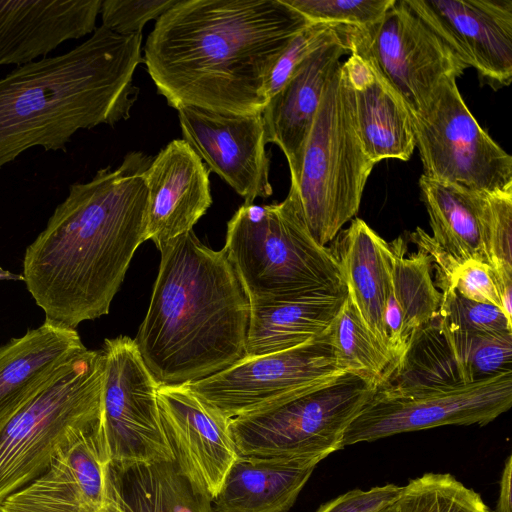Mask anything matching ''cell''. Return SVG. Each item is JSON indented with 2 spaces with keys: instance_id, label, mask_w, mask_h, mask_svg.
<instances>
[{
  "instance_id": "cell-26",
  "label": "cell",
  "mask_w": 512,
  "mask_h": 512,
  "mask_svg": "<svg viewBox=\"0 0 512 512\" xmlns=\"http://www.w3.org/2000/svg\"><path fill=\"white\" fill-rule=\"evenodd\" d=\"M391 244L393 264L384 326L395 372L418 335L438 316L442 294L432 279L433 264L426 252L419 249L406 255L402 237Z\"/></svg>"
},
{
  "instance_id": "cell-27",
  "label": "cell",
  "mask_w": 512,
  "mask_h": 512,
  "mask_svg": "<svg viewBox=\"0 0 512 512\" xmlns=\"http://www.w3.org/2000/svg\"><path fill=\"white\" fill-rule=\"evenodd\" d=\"M318 463L237 455L213 499L214 512H286Z\"/></svg>"
},
{
  "instance_id": "cell-29",
  "label": "cell",
  "mask_w": 512,
  "mask_h": 512,
  "mask_svg": "<svg viewBox=\"0 0 512 512\" xmlns=\"http://www.w3.org/2000/svg\"><path fill=\"white\" fill-rule=\"evenodd\" d=\"M421 199L428 212L432 239L456 262H486L482 210L486 193L452 184L419 179Z\"/></svg>"
},
{
  "instance_id": "cell-19",
  "label": "cell",
  "mask_w": 512,
  "mask_h": 512,
  "mask_svg": "<svg viewBox=\"0 0 512 512\" xmlns=\"http://www.w3.org/2000/svg\"><path fill=\"white\" fill-rule=\"evenodd\" d=\"M209 168L183 139L169 142L144 172L145 239L159 251L193 226L212 204Z\"/></svg>"
},
{
  "instance_id": "cell-13",
  "label": "cell",
  "mask_w": 512,
  "mask_h": 512,
  "mask_svg": "<svg viewBox=\"0 0 512 512\" xmlns=\"http://www.w3.org/2000/svg\"><path fill=\"white\" fill-rule=\"evenodd\" d=\"M350 373L321 337L287 350L244 356L228 368L185 384L228 419L268 406Z\"/></svg>"
},
{
  "instance_id": "cell-39",
  "label": "cell",
  "mask_w": 512,
  "mask_h": 512,
  "mask_svg": "<svg viewBox=\"0 0 512 512\" xmlns=\"http://www.w3.org/2000/svg\"><path fill=\"white\" fill-rule=\"evenodd\" d=\"M511 473H512V462L511 456L506 460L501 481H500V492L497 502L496 512H512L511 508Z\"/></svg>"
},
{
  "instance_id": "cell-32",
  "label": "cell",
  "mask_w": 512,
  "mask_h": 512,
  "mask_svg": "<svg viewBox=\"0 0 512 512\" xmlns=\"http://www.w3.org/2000/svg\"><path fill=\"white\" fill-rule=\"evenodd\" d=\"M482 232L487 264L512 272V186L485 194Z\"/></svg>"
},
{
  "instance_id": "cell-3",
  "label": "cell",
  "mask_w": 512,
  "mask_h": 512,
  "mask_svg": "<svg viewBox=\"0 0 512 512\" xmlns=\"http://www.w3.org/2000/svg\"><path fill=\"white\" fill-rule=\"evenodd\" d=\"M135 345L159 385L212 376L245 356L250 302L225 251L194 231L161 251Z\"/></svg>"
},
{
  "instance_id": "cell-37",
  "label": "cell",
  "mask_w": 512,
  "mask_h": 512,
  "mask_svg": "<svg viewBox=\"0 0 512 512\" xmlns=\"http://www.w3.org/2000/svg\"><path fill=\"white\" fill-rule=\"evenodd\" d=\"M451 287L466 299L502 310L496 274L487 263L468 260L458 264L452 274Z\"/></svg>"
},
{
  "instance_id": "cell-17",
  "label": "cell",
  "mask_w": 512,
  "mask_h": 512,
  "mask_svg": "<svg viewBox=\"0 0 512 512\" xmlns=\"http://www.w3.org/2000/svg\"><path fill=\"white\" fill-rule=\"evenodd\" d=\"M162 425L182 470L213 499L237 457L229 421L186 385H159Z\"/></svg>"
},
{
  "instance_id": "cell-40",
  "label": "cell",
  "mask_w": 512,
  "mask_h": 512,
  "mask_svg": "<svg viewBox=\"0 0 512 512\" xmlns=\"http://www.w3.org/2000/svg\"><path fill=\"white\" fill-rule=\"evenodd\" d=\"M380 512H395L393 504L387 506L386 508L382 509Z\"/></svg>"
},
{
  "instance_id": "cell-28",
  "label": "cell",
  "mask_w": 512,
  "mask_h": 512,
  "mask_svg": "<svg viewBox=\"0 0 512 512\" xmlns=\"http://www.w3.org/2000/svg\"><path fill=\"white\" fill-rule=\"evenodd\" d=\"M347 293H306L250 303L245 356L275 353L323 335Z\"/></svg>"
},
{
  "instance_id": "cell-5",
  "label": "cell",
  "mask_w": 512,
  "mask_h": 512,
  "mask_svg": "<svg viewBox=\"0 0 512 512\" xmlns=\"http://www.w3.org/2000/svg\"><path fill=\"white\" fill-rule=\"evenodd\" d=\"M223 250L250 303L347 293L333 250L312 238L293 186L280 203L240 206L227 223Z\"/></svg>"
},
{
  "instance_id": "cell-16",
  "label": "cell",
  "mask_w": 512,
  "mask_h": 512,
  "mask_svg": "<svg viewBox=\"0 0 512 512\" xmlns=\"http://www.w3.org/2000/svg\"><path fill=\"white\" fill-rule=\"evenodd\" d=\"M511 363L512 332H459L446 327L437 316L384 384H469L512 370Z\"/></svg>"
},
{
  "instance_id": "cell-10",
  "label": "cell",
  "mask_w": 512,
  "mask_h": 512,
  "mask_svg": "<svg viewBox=\"0 0 512 512\" xmlns=\"http://www.w3.org/2000/svg\"><path fill=\"white\" fill-rule=\"evenodd\" d=\"M453 76L444 78L427 106L411 113L423 176L492 193L512 186V156L478 124Z\"/></svg>"
},
{
  "instance_id": "cell-11",
  "label": "cell",
  "mask_w": 512,
  "mask_h": 512,
  "mask_svg": "<svg viewBox=\"0 0 512 512\" xmlns=\"http://www.w3.org/2000/svg\"><path fill=\"white\" fill-rule=\"evenodd\" d=\"M346 42L349 53L367 62L411 113L427 106L444 78H458L466 69L404 0L377 22L348 26Z\"/></svg>"
},
{
  "instance_id": "cell-2",
  "label": "cell",
  "mask_w": 512,
  "mask_h": 512,
  "mask_svg": "<svg viewBox=\"0 0 512 512\" xmlns=\"http://www.w3.org/2000/svg\"><path fill=\"white\" fill-rule=\"evenodd\" d=\"M152 157L126 154L116 168L70 184L45 229L26 248L23 277L45 321L76 329L109 313L137 248L145 239Z\"/></svg>"
},
{
  "instance_id": "cell-35",
  "label": "cell",
  "mask_w": 512,
  "mask_h": 512,
  "mask_svg": "<svg viewBox=\"0 0 512 512\" xmlns=\"http://www.w3.org/2000/svg\"><path fill=\"white\" fill-rule=\"evenodd\" d=\"M438 318L446 327L459 332L471 334L512 332V322L507 319L501 309L466 299L454 289L442 294Z\"/></svg>"
},
{
  "instance_id": "cell-34",
  "label": "cell",
  "mask_w": 512,
  "mask_h": 512,
  "mask_svg": "<svg viewBox=\"0 0 512 512\" xmlns=\"http://www.w3.org/2000/svg\"><path fill=\"white\" fill-rule=\"evenodd\" d=\"M309 22L363 27L377 22L396 0H283Z\"/></svg>"
},
{
  "instance_id": "cell-12",
  "label": "cell",
  "mask_w": 512,
  "mask_h": 512,
  "mask_svg": "<svg viewBox=\"0 0 512 512\" xmlns=\"http://www.w3.org/2000/svg\"><path fill=\"white\" fill-rule=\"evenodd\" d=\"M101 428L110 462L175 460L161 421L159 383L133 339H105Z\"/></svg>"
},
{
  "instance_id": "cell-30",
  "label": "cell",
  "mask_w": 512,
  "mask_h": 512,
  "mask_svg": "<svg viewBox=\"0 0 512 512\" xmlns=\"http://www.w3.org/2000/svg\"><path fill=\"white\" fill-rule=\"evenodd\" d=\"M322 338L343 369L376 387L395 370L393 358L366 328L348 295Z\"/></svg>"
},
{
  "instance_id": "cell-22",
  "label": "cell",
  "mask_w": 512,
  "mask_h": 512,
  "mask_svg": "<svg viewBox=\"0 0 512 512\" xmlns=\"http://www.w3.org/2000/svg\"><path fill=\"white\" fill-rule=\"evenodd\" d=\"M351 89L356 129L367 157L408 161L415 149L411 112L401 97L355 54L342 63Z\"/></svg>"
},
{
  "instance_id": "cell-25",
  "label": "cell",
  "mask_w": 512,
  "mask_h": 512,
  "mask_svg": "<svg viewBox=\"0 0 512 512\" xmlns=\"http://www.w3.org/2000/svg\"><path fill=\"white\" fill-rule=\"evenodd\" d=\"M335 238L331 249L339 262L347 295L366 328L390 354L384 312L391 283L392 244L360 218L352 219Z\"/></svg>"
},
{
  "instance_id": "cell-9",
  "label": "cell",
  "mask_w": 512,
  "mask_h": 512,
  "mask_svg": "<svg viewBox=\"0 0 512 512\" xmlns=\"http://www.w3.org/2000/svg\"><path fill=\"white\" fill-rule=\"evenodd\" d=\"M511 405L512 370L469 384H383L350 423L341 447L444 425H485Z\"/></svg>"
},
{
  "instance_id": "cell-38",
  "label": "cell",
  "mask_w": 512,
  "mask_h": 512,
  "mask_svg": "<svg viewBox=\"0 0 512 512\" xmlns=\"http://www.w3.org/2000/svg\"><path fill=\"white\" fill-rule=\"evenodd\" d=\"M400 491L401 487L394 484L354 489L323 504L316 512H380L396 501Z\"/></svg>"
},
{
  "instance_id": "cell-31",
  "label": "cell",
  "mask_w": 512,
  "mask_h": 512,
  "mask_svg": "<svg viewBox=\"0 0 512 512\" xmlns=\"http://www.w3.org/2000/svg\"><path fill=\"white\" fill-rule=\"evenodd\" d=\"M395 512H490L481 496L446 473H426L401 487Z\"/></svg>"
},
{
  "instance_id": "cell-24",
  "label": "cell",
  "mask_w": 512,
  "mask_h": 512,
  "mask_svg": "<svg viewBox=\"0 0 512 512\" xmlns=\"http://www.w3.org/2000/svg\"><path fill=\"white\" fill-rule=\"evenodd\" d=\"M103 512H214L212 498L176 460L109 462Z\"/></svg>"
},
{
  "instance_id": "cell-21",
  "label": "cell",
  "mask_w": 512,
  "mask_h": 512,
  "mask_svg": "<svg viewBox=\"0 0 512 512\" xmlns=\"http://www.w3.org/2000/svg\"><path fill=\"white\" fill-rule=\"evenodd\" d=\"M346 53V40L328 43L311 53L262 112L265 141L284 153L292 186L298 183L304 148L326 85Z\"/></svg>"
},
{
  "instance_id": "cell-18",
  "label": "cell",
  "mask_w": 512,
  "mask_h": 512,
  "mask_svg": "<svg viewBox=\"0 0 512 512\" xmlns=\"http://www.w3.org/2000/svg\"><path fill=\"white\" fill-rule=\"evenodd\" d=\"M109 462L100 422L42 474L2 500L0 512H103Z\"/></svg>"
},
{
  "instance_id": "cell-36",
  "label": "cell",
  "mask_w": 512,
  "mask_h": 512,
  "mask_svg": "<svg viewBox=\"0 0 512 512\" xmlns=\"http://www.w3.org/2000/svg\"><path fill=\"white\" fill-rule=\"evenodd\" d=\"M178 0H105L100 13L102 26L123 36L142 34L145 24L158 19Z\"/></svg>"
},
{
  "instance_id": "cell-4",
  "label": "cell",
  "mask_w": 512,
  "mask_h": 512,
  "mask_svg": "<svg viewBox=\"0 0 512 512\" xmlns=\"http://www.w3.org/2000/svg\"><path fill=\"white\" fill-rule=\"evenodd\" d=\"M142 34L104 26L70 51L18 66L0 79V170L33 147L66 151L81 129L126 120L139 90Z\"/></svg>"
},
{
  "instance_id": "cell-20",
  "label": "cell",
  "mask_w": 512,
  "mask_h": 512,
  "mask_svg": "<svg viewBox=\"0 0 512 512\" xmlns=\"http://www.w3.org/2000/svg\"><path fill=\"white\" fill-rule=\"evenodd\" d=\"M102 0H0V66L47 57L96 30Z\"/></svg>"
},
{
  "instance_id": "cell-15",
  "label": "cell",
  "mask_w": 512,
  "mask_h": 512,
  "mask_svg": "<svg viewBox=\"0 0 512 512\" xmlns=\"http://www.w3.org/2000/svg\"><path fill=\"white\" fill-rule=\"evenodd\" d=\"M177 111L183 140L245 204L272 195L262 113L241 115L193 106Z\"/></svg>"
},
{
  "instance_id": "cell-33",
  "label": "cell",
  "mask_w": 512,
  "mask_h": 512,
  "mask_svg": "<svg viewBox=\"0 0 512 512\" xmlns=\"http://www.w3.org/2000/svg\"><path fill=\"white\" fill-rule=\"evenodd\" d=\"M345 25L310 22L297 33L277 59L269 75L266 93L268 100L279 92L295 69L320 47L346 40Z\"/></svg>"
},
{
  "instance_id": "cell-1",
  "label": "cell",
  "mask_w": 512,
  "mask_h": 512,
  "mask_svg": "<svg viewBox=\"0 0 512 512\" xmlns=\"http://www.w3.org/2000/svg\"><path fill=\"white\" fill-rule=\"evenodd\" d=\"M309 23L283 0H178L156 20L143 62L175 109L258 114L273 66Z\"/></svg>"
},
{
  "instance_id": "cell-6",
  "label": "cell",
  "mask_w": 512,
  "mask_h": 512,
  "mask_svg": "<svg viewBox=\"0 0 512 512\" xmlns=\"http://www.w3.org/2000/svg\"><path fill=\"white\" fill-rule=\"evenodd\" d=\"M103 374L101 349L86 348L0 426V502L101 422Z\"/></svg>"
},
{
  "instance_id": "cell-7",
  "label": "cell",
  "mask_w": 512,
  "mask_h": 512,
  "mask_svg": "<svg viewBox=\"0 0 512 512\" xmlns=\"http://www.w3.org/2000/svg\"><path fill=\"white\" fill-rule=\"evenodd\" d=\"M374 165L358 136L341 63L326 85L293 186L306 226L319 245L331 242L357 214Z\"/></svg>"
},
{
  "instance_id": "cell-14",
  "label": "cell",
  "mask_w": 512,
  "mask_h": 512,
  "mask_svg": "<svg viewBox=\"0 0 512 512\" xmlns=\"http://www.w3.org/2000/svg\"><path fill=\"white\" fill-rule=\"evenodd\" d=\"M481 85L512 81V0H404Z\"/></svg>"
},
{
  "instance_id": "cell-23",
  "label": "cell",
  "mask_w": 512,
  "mask_h": 512,
  "mask_svg": "<svg viewBox=\"0 0 512 512\" xmlns=\"http://www.w3.org/2000/svg\"><path fill=\"white\" fill-rule=\"evenodd\" d=\"M76 329L49 321L0 347V426L69 359L84 351Z\"/></svg>"
},
{
  "instance_id": "cell-8",
  "label": "cell",
  "mask_w": 512,
  "mask_h": 512,
  "mask_svg": "<svg viewBox=\"0 0 512 512\" xmlns=\"http://www.w3.org/2000/svg\"><path fill=\"white\" fill-rule=\"evenodd\" d=\"M377 387L346 373L324 385L229 421L238 455L319 462L341 449L344 433Z\"/></svg>"
}]
</instances>
